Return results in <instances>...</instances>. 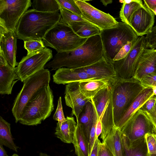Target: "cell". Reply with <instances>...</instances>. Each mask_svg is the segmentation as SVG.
Here are the masks:
<instances>
[{
  "label": "cell",
  "instance_id": "9",
  "mask_svg": "<svg viewBox=\"0 0 156 156\" xmlns=\"http://www.w3.org/2000/svg\"><path fill=\"white\" fill-rule=\"evenodd\" d=\"M146 48H147L145 37H139L125 57L112 62L117 76L123 79L134 77L141 56Z\"/></svg>",
  "mask_w": 156,
  "mask_h": 156
},
{
  "label": "cell",
  "instance_id": "47",
  "mask_svg": "<svg viewBox=\"0 0 156 156\" xmlns=\"http://www.w3.org/2000/svg\"><path fill=\"white\" fill-rule=\"evenodd\" d=\"M101 2L105 6H106L108 4L112 3V0H101Z\"/></svg>",
  "mask_w": 156,
  "mask_h": 156
},
{
  "label": "cell",
  "instance_id": "53",
  "mask_svg": "<svg viewBox=\"0 0 156 156\" xmlns=\"http://www.w3.org/2000/svg\"></svg>",
  "mask_w": 156,
  "mask_h": 156
},
{
  "label": "cell",
  "instance_id": "10",
  "mask_svg": "<svg viewBox=\"0 0 156 156\" xmlns=\"http://www.w3.org/2000/svg\"><path fill=\"white\" fill-rule=\"evenodd\" d=\"M122 134L132 141L138 140L147 134H156V126L149 113L139 109L121 129Z\"/></svg>",
  "mask_w": 156,
  "mask_h": 156
},
{
  "label": "cell",
  "instance_id": "18",
  "mask_svg": "<svg viewBox=\"0 0 156 156\" xmlns=\"http://www.w3.org/2000/svg\"><path fill=\"white\" fill-rule=\"evenodd\" d=\"M79 68L95 79H113L117 77L112 63L104 57L94 63Z\"/></svg>",
  "mask_w": 156,
  "mask_h": 156
},
{
  "label": "cell",
  "instance_id": "13",
  "mask_svg": "<svg viewBox=\"0 0 156 156\" xmlns=\"http://www.w3.org/2000/svg\"><path fill=\"white\" fill-rule=\"evenodd\" d=\"M82 14V18L101 30L114 28L119 22L109 13L102 12L85 0H74Z\"/></svg>",
  "mask_w": 156,
  "mask_h": 156
},
{
  "label": "cell",
  "instance_id": "14",
  "mask_svg": "<svg viewBox=\"0 0 156 156\" xmlns=\"http://www.w3.org/2000/svg\"><path fill=\"white\" fill-rule=\"evenodd\" d=\"M154 19L153 12L144 4L132 16L130 26L139 37L143 36L151 31Z\"/></svg>",
  "mask_w": 156,
  "mask_h": 156
},
{
  "label": "cell",
  "instance_id": "23",
  "mask_svg": "<svg viewBox=\"0 0 156 156\" xmlns=\"http://www.w3.org/2000/svg\"><path fill=\"white\" fill-rule=\"evenodd\" d=\"M115 78L94 79L81 81L79 83L80 90L86 98L90 100L99 91L111 84Z\"/></svg>",
  "mask_w": 156,
  "mask_h": 156
},
{
  "label": "cell",
  "instance_id": "20",
  "mask_svg": "<svg viewBox=\"0 0 156 156\" xmlns=\"http://www.w3.org/2000/svg\"><path fill=\"white\" fill-rule=\"evenodd\" d=\"M96 115V111L90 100L87 103L77 120V124L80 126L88 143L90 131Z\"/></svg>",
  "mask_w": 156,
  "mask_h": 156
},
{
  "label": "cell",
  "instance_id": "54",
  "mask_svg": "<svg viewBox=\"0 0 156 156\" xmlns=\"http://www.w3.org/2000/svg\"></svg>",
  "mask_w": 156,
  "mask_h": 156
},
{
  "label": "cell",
  "instance_id": "33",
  "mask_svg": "<svg viewBox=\"0 0 156 156\" xmlns=\"http://www.w3.org/2000/svg\"><path fill=\"white\" fill-rule=\"evenodd\" d=\"M60 13L61 18L60 21L65 24L72 21H87L73 12L60 6ZM88 22V21H87Z\"/></svg>",
  "mask_w": 156,
  "mask_h": 156
},
{
  "label": "cell",
  "instance_id": "46",
  "mask_svg": "<svg viewBox=\"0 0 156 156\" xmlns=\"http://www.w3.org/2000/svg\"><path fill=\"white\" fill-rule=\"evenodd\" d=\"M0 156H9L4 149L3 145L0 144Z\"/></svg>",
  "mask_w": 156,
  "mask_h": 156
},
{
  "label": "cell",
  "instance_id": "11",
  "mask_svg": "<svg viewBox=\"0 0 156 156\" xmlns=\"http://www.w3.org/2000/svg\"><path fill=\"white\" fill-rule=\"evenodd\" d=\"M31 3L30 0H0V26L15 32L20 18Z\"/></svg>",
  "mask_w": 156,
  "mask_h": 156
},
{
  "label": "cell",
  "instance_id": "1",
  "mask_svg": "<svg viewBox=\"0 0 156 156\" xmlns=\"http://www.w3.org/2000/svg\"><path fill=\"white\" fill-rule=\"evenodd\" d=\"M104 56L102 43L100 35L89 37L79 47L72 51L57 53L45 67L57 70L64 67L75 69L92 65Z\"/></svg>",
  "mask_w": 156,
  "mask_h": 156
},
{
  "label": "cell",
  "instance_id": "12",
  "mask_svg": "<svg viewBox=\"0 0 156 156\" xmlns=\"http://www.w3.org/2000/svg\"><path fill=\"white\" fill-rule=\"evenodd\" d=\"M53 58L52 51L45 47L36 52L24 56L15 68L20 80L23 82L27 78L43 69Z\"/></svg>",
  "mask_w": 156,
  "mask_h": 156
},
{
  "label": "cell",
  "instance_id": "36",
  "mask_svg": "<svg viewBox=\"0 0 156 156\" xmlns=\"http://www.w3.org/2000/svg\"><path fill=\"white\" fill-rule=\"evenodd\" d=\"M140 81L145 88L151 87L156 86V73L148 74Z\"/></svg>",
  "mask_w": 156,
  "mask_h": 156
},
{
  "label": "cell",
  "instance_id": "19",
  "mask_svg": "<svg viewBox=\"0 0 156 156\" xmlns=\"http://www.w3.org/2000/svg\"><path fill=\"white\" fill-rule=\"evenodd\" d=\"M156 73V49L146 48L142 55L134 78L140 80L146 75Z\"/></svg>",
  "mask_w": 156,
  "mask_h": 156
},
{
  "label": "cell",
  "instance_id": "3",
  "mask_svg": "<svg viewBox=\"0 0 156 156\" xmlns=\"http://www.w3.org/2000/svg\"><path fill=\"white\" fill-rule=\"evenodd\" d=\"M53 100V92L49 85L42 87L28 102L19 122L30 126L41 124L50 116L54 110Z\"/></svg>",
  "mask_w": 156,
  "mask_h": 156
},
{
  "label": "cell",
  "instance_id": "22",
  "mask_svg": "<svg viewBox=\"0 0 156 156\" xmlns=\"http://www.w3.org/2000/svg\"><path fill=\"white\" fill-rule=\"evenodd\" d=\"M154 95L152 88H144L135 98L129 108L115 126L121 129L134 113Z\"/></svg>",
  "mask_w": 156,
  "mask_h": 156
},
{
  "label": "cell",
  "instance_id": "49",
  "mask_svg": "<svg viewBox=\"0 0 156 156\" xmlns=\"http://www.w3.org/2000/svg\"><path fill=\"white\" fill-rule=\"evenodd\" d=\"M39 156H50L46 153L41 152L39 154Z\"/></svg>",
  "mask_w": 156,
  "mask_h": 156
},
{
  "label": "cell",
  "instance_id": "30",
  "mask_svg": "<svg viewBox=\"0 0 156 156\" xmlns=\"http://www.w3.org/2000/svg\"><path fill=\"white\" fill-rule=\"evenodd\" d=\"M144 5L141 0H133L129 4L122 3L119 12V17L122 22L130 26V21L134 12Z\"/></svg>",
  "mask_w": 156,
  "mask_h": 156
},
{
  "label": "cell",
  "instance_id": "8",
  "mask_svg": "<svg viewBox=\"0 0 156 156\" xmlns=\"http://www.w3.org/2000/svg\"><path fill=\"white\" fill-rule=\"evenodd\" d=\"M112 83L99 91L90 99L96 110L97 116L101 122L102 131L100 138L102 141L115 126L114 120Z\"/></svg>",
  "mask_w": 156,
  "mask_h": 156
},
{
  "label": "cell",
  "instance_id": "50",
  "mask_svg": "<svg viewBox=\"0 0 156 156\" xmlns=\"http://www.w3.org/2000/svg\"><path fill=\"white\" fill-rule=\"evenodd\" d=\"M154 14L156 16V7L151 10Z\"/></svg>",
  "mask_w": 156,
  "mask_h": 156
},
{
  "label": "cell",
  "instance_id": "4",
  "mask_svg": "<svg viewBox=\"0 0 156 156\" xmlns=\"http://www.w3.org/2000/svg\"><path fill=\"white\" fill-rule=\"evenodd\" d=\"M111 85L114 120L116 126L135 98L145 88L139 80L134 77L123 79L117 76Z\"/></svg>",
  "mask_w": 156,
  "mask_h": 156
},
{
  "label": "cell",
  "instance_id": "37",
  "mask_svg": "<svg viewBox=\"0 0 156 156\" xmlns=\"http://www.w3.org/2000/svg\"><path fill=\"white\" fill-rule=\"evenodd\" d=\"M145 138L148 153L151 154H156V136L152 134H147Z\"/></svg>",
  "mask_w": 156,
  "mask_h": 156
},
{
  "label": "cell",
  "instance_id": "5",
  "mask_svg": "<svg viewBox=\"0 0 156 156\" xmlns=\"http://www.w3.org/2000/svg\"><path fill=\"white\" fill-rule=\"evenodd\" d=\"M100 36L104 56L112 63L124 45L129 42L136 41L139 37L129 25L122 22H119L115 27L101 30Z\"/></svg>",
  "mask_w": 156,
  "mask_h": 156
},
{
  "label": "cell",
  "instance_id": "15",
  "mask_svg": "<svg viewBox=\"0 0 156 156\" xmlns=\"http://www.w3.org/2000/svg\"><path fill=\"white\" fill-rule=\"evenodd\" d=\"M79 82L67 84L65 91L66 105L72 109V115H74L76 120L87 103L90 100L86 98L80 92Z\"/></svg>",
  "mask_w": 156,
  "mask_h": 156
},
{
  "label": "cell",
  "instance_id": "34",
  "mask_svg": "<svg viewBox=\"0 0 156 156\" xmlns=\"http://www.w3.org/2000/svg\"><path fill=\"white\" fill-rule=\"evenodd\" d=\"M60 6L82 18V14L74 0H56Z\"/></svg>",
  "mask_w": 156,
  "mask_h": 156
},
{
  "label": "cell",
  "instance_id": "28",
  "mask_svg": "<svg viewBox=\"0 0 156 156\" xmlns=\"http://www.w3.org/2000/svg\"><path fill=\"white\" fill-rule=\"evenodd\" d=\"M0 144L17 152L19 147L13 141L11 131L10 124L0 117Z\"/></svg>",
  "mask_w": 156,
  "mask_h": 156
},
{
  "label": "cell",
  "instance_id": "31",
  "mask_svg": "<svg viewBox=\"0 0 156 156\" xmlns=\"http://www.w3.org/2000/svg\"><path fill=\"white\" fill-rule=\"evenodd\" d=\"M33 9L43 12H55L60 10V5L56 0H34Z\"/></svg>",
  "mask_w": 156,
  "mask_h": 156
},
{
  "label": "cell",
  "instance_id": "16",
  "mask_svg": "<svg viewBox=\"0 0 156 156\" xmlns=\"http://www.w3.org/2000/svg\"><path fill=\"white\" fill-rule=\"evenodd\" d=\"M17 38L15 32L7 30L0 26V51L9 65L13 68L19 64L16 59Z\"/></svg>",
  "mask_w": 156,
  "mask_h": 156
},
{
  "label": "cell",
  "instance_id": "27",
  "mask_svg": "<svg viewBox=\"0 0 156 156\" xmlns=\"http://www.w3.org/2000/svg\"><path fill=\"white\" fill-rule=\"evenodd\" d=\"M66 24L69 25L78 36L82 38L100 35L101 30L87 21H72Z\"/></svg>",
  "mask_w": 156,
  "mask_h": 156
},
{
  "label": "cell",
  "instance_id": "32",
  "mask_svg": "<svg viewBox=\"0 0 156 156\" xmlns=\"http://www.w3.org/2000/svg\"><path fill=\"white\" fill-rule=\"evenodd\" d=\"M41 40H31L24 41V48L30 54L40 51L45 48Z\"/></svg>",
  "mask_w": 156,
  "mask_h": 156
},
{
  "label": "cell",
  "instance_id": "29",
  "mask_svg": "<svg viewBox=\"0 0 156 156\" xmlns=\"http://www.w3.org/2000/svg\"><path fill=\"white\" fill-rule=\"evenodd\" d=\"M72 143L74 145L75 152L77 156H89V143L80 126L77 124Z\"/></svg>",
  "mask_w": 156,
  "mask_h": 156
},
{
  "label": "cell",
  "instance_id": "21",
  "mask_svg": "<svg viewBox=\"0 0 156 156\" xmlns=\"http://www.w3.org/2000/svg\"><path fill=\"white\" fill-rule=\"evenodd\" d=\"M20 80L16 69L8 64L0 65V94H11L15 84Z\"/></svg>",
  "mask_w": 156,
  "mask_h": 156
},
{
  "label": "cell",
  "instance_id": "24",
  "mask_svg": "<svg viewBox=\"0 0 156 156\" xmlns=\"http://www.w3.org/2000/svg\"><path fill=\"white\" fill-rule=\"evenodd\" d=\"M122 137L124 156H147L148 153L145 136L135 141L130 140L122 133Z\"/></svg>",
  "mask_w": 156,
  "mask_h": 156
},
{
  "label": "cell",
  "instance_id": "40",
  "mask_svg": "<svg viewBox=\"0 0 156 156\" xmlns=\"http://www.w3.org/2000/svg\"><path fill=\"white\" fill-rule=\"evenodd\" d=\"M156 95H154L147 100L140 108L149 113L155 105Z\"/></svg>",
  "mask_w": 156,
  "mask_h": 156
},
{
  "label": "cell",
  "instance_id": "51",
  "mask_svg": "<svg viewBox=\"0 0 156 156\" xmlns=\"http://www.w3.org/2000/svg\"><path fill=\"white\" fill-rule=\"evenodd\" d=\"M147 156H156V154H148Z\"/></svg>",
  "mask_w": 156,
  "mask_h": 156
},
{
  "label": "cell",
  "instance_id": "7",
  "mask_svg": "<svg viewBox=\"0 0 156 156\" xmlns=\"http://www.w3.org/2000/svg\"><path fill=\"white\" fill-rule=\"evenodd\" d=\"M51 73L47 69H43L25 79L23 87L13 103L12 112L15 122H19L26 105L33 96L40 88L49 85Z\"/></svg>",
  "mask_w": 156,
  "mask_h": 156
},
{
  "label": "cell",
  "instance_id": "48",
  "mask_svg": "<svg viewBox=\"0 0 156 156\" xmlns=\"http://www.w3.org/2000/svg\"><path fill=\"white\" fill-rule=\"evenodd\" d=\"M152 88L154 94L156 95V86L153 87Z\"/></svg>",
  "mask_w": 156,
  "mask_h": 156
},
{
  "label": "cell",
  "instance_id": "38",
  "mask_svg": "<svg viewBox=\"0 0 156 156\" xmlns=\"http://www.w3.org/2000/svg\"><path fill=\"white\" fill-rule=\"evenodd\" d=\"M135 41L129 42L124 45L114 58L113 62L119 60L125 57L131 50Z\"/></svg>",
  "mask_w": 156,
  "mask_h": 156
},
{
  "label": "cell",
  "instance_id": "52",
  "mask_svg": "<svg viewBox=\"0 0 156 156\" xmlns=\"http://www.w3.org/2000/svg\"><path fill=\"white\" fill-rule=\"evenodd\" d=\"M12 156H20L18 154H13Z\"/></svg>",
  "mask_w": 156,
  "mask_h": 156
},
{
  "label": "cell",
  "instance_id": "35",
  "mask_svg": "<svg viewBox=\"0 0 156 156\" xmlns=\"http://www.w3.org/2000/svg\"><path fill=\"white\" fill-rule=\"evenodd\" d=\"M53 119L58 121L57 125L60 126L66 120L64 114L62 103L61 97H59L58 102V105L55 112L53 117Z\"/></svg>",
  "mask_w": 156,
  "mask_h": 156
},
{
  "label": "cell",
  "instance_id": "43",
  "mask_svg": "<svg viewBox=\"0 0 156 156\" xmlns=\"http://www.w3.org/2000/svg\"><path fill=\"white\" fill-rule=\"evenodd\" d=\"M97 120L96 126L95 138H98L102 131V126L101 120L97 116Z\"/></svg>",
  "mask_w": 156,
  "mask_h": 156
},
{
  "label": "cell",
  "instance_id": "6",
  "mask_svg": "<svg viewBox=\"0 0 156 156\" xmlns=\"http://www.w3.org/2000/svg\"><path fill=\"white\" fill-rule=\"evenodd\" d=\"M88 38L79 37L69 25L59 21L48 31L42 41L45 46L52 48L59 53L79 47Z\"/></svg>",
  "mask_w": 156,
  "mask_h": 156
},
{
  "label": "cell",
  "instance_id": "42",
  "mask_svg": "<svg viewBox=\"0 0 156 156\" xmlns=\"http://www.w3.org/2000/svg\"><path fill=\"white\" fill-rule=\"evenodd\" d=\"M100 141L98 138H95L92 149L88 156H98V145Z\"/></svg>",
  "mask_w": 156,
  "mask_h": 156
},
{
  "label": "cell",
  "instance_id": "2",
  "mask_svg": "<svg viewBox=\"0 0 156 156\" xmlns=\"http://www.w3.org/2000/svg\"><path fill=\"white\" fill-rule=\"evenodd\" d=\"M59 12H43L30 9L20 18L15 32L17 38L24 41L42 40L46 33L59 22Z\"/></svg>",
  "mask_w": 156,
  "mask_h": 156
},
{
  "label": "cell",
  "instance_id": "25",
  "mask_svg": "<svg viewBox=\"0 0 156 156\" xmlns=\"http://www.w3.org/2000/svg\"><path fill=\"white\" fill-rule=\"evenodd\" d=\"M102 143L105 144L114 156H124L122 133L119 128L115 126Z\"/></svg>",
  "mask_w": 156,
  "mask_h": 156
},
{
  "label": "cell",
  "instance_id": "44",
  "mask_svg": "<svg viewBox=\"0 0 156 156\" xmlns=\"http://www.w3.org/2000/svg\"><path fill=\"white\" fill-rule=\"evenodd\" d=\"M144 5L151 10L156 7V0H144Z\"/></svg>",
  "mask_w": 156,
  "mask_h": 156
},
{
  "label": "cell",
  "instance_id": "26",
  "mask_svg": "<svg viewBox=\"0 0 156 156\" xmlns=\"http://www.w3.org/2000/svg\"><path fill=\"white\" fill-rule=\"evenodd\" d=\"M76 126L74 118L67 116L60 126L56 125L55 134L62 142L70 144L72 143Z\"/></svg>",
  "mask_w": 156,
  "mask_h": 156
},
{
  "label": "cell",
  "instance_id": "17",
  "mask_svg": "<svg viewBox=\"0 0 156 156\" xmlns=\"http://www.w3.org/2000/svg\"><path fill=\"white\" fill-rule=\"evenodd\" d=\"M94 79L79 68L62 67L57 69L53 75V82L58 84H67Z\"/></svg>",
  "mask_w": 156,
  "mask_h": 156
},
{
  "label": "cell",
  "instance_id": "41",
  "mask_svg": "<svg viewBox=\"0 0 156 156\" xmlns=\"http://www.w3.org/2000/svg\"><path fill=\"white\" fill-rule=\"evenodd\" d=\"M98 156H114L108 148L103 143L99 142Z\"/></svg>",
  "mask_w": 156,
  "mask_h": 156
},
{
  "label": "cell",
  "instance_id": "39",
  "mask_svg": "<svg viewBox=\"0 0 156 156\" xmlns=\"http://www.w3.org/2000/svg\"><path fill=\"white\" fill-rule=\"evenodd\" d=\"M97 117L96 112V115L94 120L93 124L91 129L90 135L89 142V154H90L92 149L95 139L96 126L97 122Z\"/></svg>",
  "mask_w": 156,
  "mask_h": 156
},
{
  "label": "cell",
  "instance_id": "45",
  "mask_svg": "<svg viewBox=\"0 0 156 156\" xmlns=\"http://www.w3.org/2000/svg\"><path fill=\"white\" fill-rule=\"evenodd\" d=\"M149 113L152 121L156 126V101L154 105Z\"/></svg>",
  "mask_w": 156,
  "mask_h": 156
}]
</instances>
